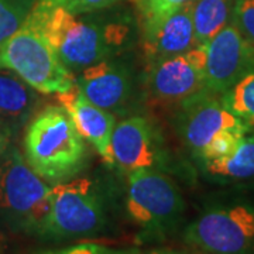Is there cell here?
<instances>
[{"label":"cell","mask_w":254,"mask_h":254,"mask_svg":"<svg viewBox=\"0 0 254 254\" xmlns=\"http://www.w3.org/2000/svg\"><path fill=\"white\" fill-rule=\"evenodd\" d=\"M198 46L192 23V1L157 21L143 24V51L148 64L185 54Z\"/></svg>","instance_id":"4fadbf2b"},{"label":"cell","mask_w":254,"mask_h":254,"mask_svg":"<svg viewBox=\"0 0 254 254\" xmlns=\"http://www.w3.org/2000/svg\"><path fill=\"white\" fill-rule=\"evenodd\" d=\"M190 1L192 0H137V4L143 17V24H148L165 17Z\"/></svg>","instance_id":"7402d4cb"},{"label":"cell","mask_w":254,"mask_h":254,"mask_svg":"<svg viewBox=\"0 0 254 254\" xmlns=\"http://www.w3.org/2000/svg\"><path fill=\"white\" fill-rule=\"evenodd\" d=\"M229 128H252L225 106L220 96L203 89L180 106L178 130L182 140L196 157L206 145Z\"/></svg>","instance_id":"30bf717a"},{"label":"cell","mask_w":254,"mask_h":254,"mask_svg":"<svg viewBox=\"0 0 254 254\" xmlns=\"http://www.w3.org/2000/svg\"><path fill=\"white\" fill-rule=\"evenodd\" d=\"M148 65L147 92L151 99L161 105H177L180 108L185 100L206 89L203 46Z\"/></svg>","instance_id":"ba28073f"},{"label":"cell","mask_w":254,"mask_h":254,"mask_svg":"<svg viewBox=\"0 0 254 254\" xmlns=\"http://www.w3.org/2000/svg\"><path fill=\"white\" fill-rule=\"evenodd\" d=\"M205 47V86L209 92L223 95L254 66V48L233 20Z\"/></svg>","instance_id":"9c48e42d"},{"label":"cell","mask_w":254,"mask_h":254,"mask_svg":"<svg viewBox=\"0 0 254 254\" xmlns=\"http://www.w3.org/2000/svg\"><path fill=\"white\" fill-rule=\"evenodd\" d=\"M50 7H61L73 14L96 13L100 10L109 9L123 0H38Z\"/></svg>","instance_id":"44dd1931"},{"label":"cell","mask_w":254,"mask_h":254,"mask_svg":"<svg viewBox=\"0 0 254 254\" xmlns=\"http://www.w3.org/2000/svg\"><path fill=\"white\" fill-rule=\"evenodd\" d=\"M182 239L200 254H254V196L210 200L185 227Z\"/></svg>","instance_id":"3957f363"},{"label":"cell","mask_w":254,"mask_h":254,"mask_svg":"<svg viewBox=\"0 0 254 254\" xmlns=\"http://www.w3.org/2000/svg\"><path fill=\"white\" fill-rule=\"evenodd\" d=\"M76 83L93 105L110 113L125 108L133 92L131 71L113 57L83 68Z\"/></svg>","instance_id":"7c38bea8"},{"label":"cell","mask_w":254,"mask_h":254,"mask_svg":"<svg viewBox=\"0 0 254 254\" xmlns=\"http://www.w3.org/2000/svg\"><path fill=\"white\" fill-rule=\"evenodd\" d=\"M33 11L57 57L72 73L119 54L130 36L128 24L122 20L73 14L38 0Z\"/></svg>","instance_id":"6da1fadb"},{"label":"cell","mask_w":254,"mask_h":254,"mask_svg":"<svg viewBox=\"0 0 254 254\" xmlns=\"http://www.w3.org/2000/svg\"><path fill=\"white\" fill-rule=\"evenodd\" d=\"M51 188L18 148L9 147L0 161V210L18 229L40 235L50 209Z\"/></svg>","instance_id":"8992f818"},{"label":"cell","mask_w":254,"mask_h":254,"mask_svg":"<svg viewBox=\"0 0 254 254\" xmlns=\"http://www.w3.org/2000/svg\"><path fill=\"white\" fill-rule=\"evenodd\" d=\"M126 210L143 235L165 236L180 223L185 200L168 175L155 168H140L127 174Z\"/></svg>","instance_id":"5b68a950"},{"label":"cell","mask_w":254,"mask_h":254,"mask_svg":"<svg viewBox=\"0 0 254 254\" xmlns=\"http://www.w3.org/2000/svg\"><path fill=\"white\" fill-rule=\"evenodd\" d=\"M112 165L128 174L140 168H155L164 161L161 138L148 119L143 116L120 120L110 138Z\"/></svg>","instance_id":"8fae6325"},{"label":"cell","mask_w":254,"mask_h":254,"mask_svg":"<svg viewBox=\"0 0 254 254\" xmlns=\"http://www.w3.org/2000/svg\"><path fill=\"white\" fill-rule=\"evenodd\" d=\"M58 102L72 119L81 136L93 145L98 154L112 165L110 138L115 128V116L108 110L93 105L75 82L68 91L57 93Z\"/></svg>","instance_id":"5bb4252c"},{"label":"cell","mask_w":254,"mask_h":254,"mask_svg":"<svg viewBox=\"0 0 254 254\" xmlns=\"http://www.w3.org/2000/svg\"><path fill=\"white\" fill-rule=\"evenodd\" d=\"M235 3L236 0H192V23L199 46L232 21Z\"/></svg>","instance_id":"e0dca14e"},{"label":"cell","mask_w":254,"mask_h":254,"mask_svg":"<svg viewBox=\"0 0 254 254\" xmlns=\"http://www.w3.org/2000/svg\"><path fill=\"white\" fill-rule=\"evenodd\" d=\"M106 223L102 198L93 182L86 178L55 184L40 236L72 239L95 235Z\"/></svg>","instance_id":"52a82bcc"},{"label":"cell","mask_w":254,"mask_h":254,"mask_svg":"<svg viewBox=\"0 0 254 254\" xmlns=\"http://www.w3.org/2000/svg\"><path fill=\"white\" fill-rule=\"evenodd\" d=\"M112 254H187L174 249H151V250H125V252H112Z\"/></svg>","instance_id":"d4e9b609"},{"label":"cell","mask_w":254,"mask_h":254,"mask_svg":"<svg viewBox=\"0 0 254 254\" xmlns=\"http://www.w3.org/2000/svg\"><path fill=\"white\" fill-rule=\"evenodd\" d=\"M220 99L227 109L254 128V66L227 89Z\"/></svg>","instance_id":"ac0fdd59"},{"label":"cell","mask_w":254,"mask_h":254,"mask_svg":"<svg viewBox=\"0 0 254 254\" xmlns=\"http://www.w3.org/2000/svg\"><path fill=\"white\" fill-rule=\"evenodd\" d=\"M37 0H0V47L23 26Z\"/></svg>","instance_id":"d6986e66"},{"label":"cell","mask_w":254,"mask_h":254,"mask_svg":"<svg viewBox=\"0 0 254 254\" xmlns=\"http://www.w3.org/2000/svg\"><path fill=\"white\" fill-rule=\"evenodd\" d=\"M113 250L108 247H103L95 243H81L58 249V250H47V252H38L34 254H112Z\"/></svg>","instance_id":"cb8c5ba5"},{"label":"cell","mask_w":254,"mask_h":254,"mask_svg":"<svg viewBox=\"0 0 254 254\" xmlns=\"http://www.w3.org/2000/svg\"><path fill=\"white\" fill-rule=\"evenodd\" d=\"M232 20L254 48V0H236Z\"/></svg>","instance_id":"603a6c76"},{"label":"cell","mask_w":254,"mask_h":254,"mask_svg":"<svg viewBox=\"0 0 254 254\" xmlns=\"http://www.w3.org/2000/svg\"><path fill=\"white\" fill-rule=\"evenodd\" d=\"M0 68L14 72L46 95L68 91L76 82L57 57L33 10L23 26L0 47Z\"/></svg>","instance_id":"277c9868"},{"label":"cell","mask_w":254,"mask_h":254,"mask_svg":"<svg viewBox=\"0 0 254 254\" xmlns=\"http://www.w3.org/2000/svg\"><path fill=\"white\" fill-rule=\"evenodd\" d=\"M199 163L202 174L220 185L254 184V133H247L230 155Z\"/></svg>","instance_id":"2e32d148"},{"label":"cell","mask_w":254,"mask_h":254,"mask_svg":"<svg viewBox=\"0 0 254 254\" xmlns=\"http://www.w3.org/2000/svg\"><path fill=\"white\" fill-rule=\"evenodd\" d=\"M10 134H7L4 130L0 128V161L3 160L4 154L7 153L10 147Z\"/></svg>","instance_id":"484cf974"},{"label":"cell","mask_w":254,"mask_h":254,"mask_svg":"<svg viewBox=\"0 0 254 254\" xmlns=\"http://www.w3.org/2000/svg\"><path fill=\"white\" fill-rule=\"evenodd\" d=\"M37 93L18 75L0 68V128L13 136L27 125L38 108Z\"/></svg>","instance_id":"9a60e30c"},{"label":"cell","mask_w":254,"mask_h":254,"mask_svg":"<svg viewBox=\"0 0 254 254\" xmlns=\"http://www.w3.org/2000/svg\"><path fill=\"white\" fill-rule=\"evenodd\" d=\"M247 133H250L249 128H229L222 131L206 145L199 157H196L198 161H213L230 155Z\"/></svg>","instance_id":"ffe728a7"},{"label":"cell","mask_w":254,"mask_h":254,"mask_svg":"<svg viewBox=\"0 0 254 254\" xmlns=\"http://www.w3.org/2000/svg\"><path fill=\"white\" fill-rule=\"evenodd\" d=\"M63 106H47L28 122L24 158L48 184L73 180L86 163L88 145Z\"/></svg>","instance_id":"7a4b0ae2"}]
</instances>
